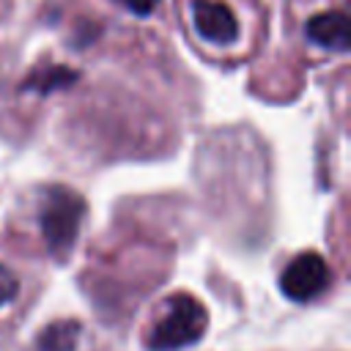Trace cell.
Listing matches in <instances>:
<instances>
[{
    "instance_id": "obj_7",
    "label": "cell",
    "mask_w": 351,
    "mask_h": 351,
    "mask_svg": "<svg viewBox=\"0 0 351 351\" xmlns=\"http://www.w3.org/2000/svg\"><path fill=\"white\" fill-rule=\"evenodd\" d=\"M77 80V74L74 71H69V69H63V66H47V69H41V71H36L30 80H27V85L25 88H36V90H52V88H58V85H69V82H74Z\"/></svg>"
},
{
    "instance_id": "obj_3",
    "label": "cell",
    "mask_w": 351,
    "mask_h": 351,
    "mask_svg": "<svg viewBox=\"0 0 351 351\" xmlns=\"http://www.w3.org/2000/svg\"><path fill=\"white\" fill-rule=\"evenodd\" d=\"M280 285H282L285 296H291L293 302H310L326 291L329 266L318 252H302L285 266Z\"/></svg>"
},
{
    "instance_id": "obj_2",
    "label": "cell",
    "mask_w": 351,
    "mask_h": 351,
    "mask_svg": "<svg viewBox=\"0 0 351 351\" xmlns=\"http://www.w3.org/2000/svg\"><path fill=\"white\" fill-rule=\"evenodd\" d=\"M82 214H85V203L77 192L63 189V186H49L44 192L41 208H38V225H41L47 247L55 255L69 252V247L77 239Z\"/></svg>"
},
{
    "instance_id": "obj_5",
    "label": "cell",
    "mask_w": 351,
    "mask_h": 351,
    "mask_svg": "<svg viewBox=\"0 0 351 351\" xmlns=\"http://www.w3.org/2000/svg\"><path fill=\"white\" fill-rule=\"evenodd\" d=\"M307 36L310 41H315L324 49H335V52H346L348 49V38H351V22L346 11H326V14H315L307 19Z\"/></svg>"
},
{
    "instance_id": "obj_4",
    "label": "cell",
    "mask_w": 351,
    "mask_h": 351,
    "mask_svg": "<svg viewBox=\"0 0 351 351\" xmlns=\"http://www.w3.org/2000/svg\"><path fill=\"white\" fill-rule=\"evenodd\" d=\"M192 22L200 38L211 44H233L239 38V22L233 11L219 0H195Z\"/></svg>"
},
{
    "instance_id": "obj_9",
    "label": "cell",
    "mask_w": 351,
    "mask_h": 351,
    "mask_svg": "<svg viewBox=\"0 0 351 351\" xmlns=\"http://www.w3.org/2000/svg\"><path fill=\"white\" fill-rule=\"evenodd\" d=\"M121 5H126L132 14H137V16H148L156 5H159V0H118Z\"/></svg>"
},
{
    "instance_id": "obj_6",
    "label": "cell",
    "mask_w": 351,
    "mask_h": 351,
    "mask_svg": "<svg viewBox=\"0 0 351 351\" xmlns=\"http://www.w3.org/2000/svg\"><path fill=\"white\" fill-rule=\"evenodd\" d=\"M80 337L77 324H52L38 335V348L41 351H74Z\"/></svg>"
},
{
    "instance_id": "obj_8",
    "label": "cell",
    "mask_w": 351,
    "mask_h": 351,
    "mask_svg": "<svg viewBox=\"0 0 351 351\" xmlns=\"http://www.w3.org/2000/svg\"><path fill=\"white\" fill-rule=\"evenodd\" d=\"M16 293H19V280L0 263V307L11 304L16 299Z\"/></svg>"
},
{
    "instance_id": "obj_1",
    "label": "cell",
    "mask_w": 351,
    "mask_h": 351,
    "mask_svg": "<svg viewBox=\"0 0 351 351\" xmlns=\"http://www.w3.org/2000/svg\"><path fill=\"white\" fill-rule=\"evenodd\" d=\"M206 310L197 299H192L189 293H176L167 296L159 304L156 318L148 326L145 343L154 351H176L184 348L189 343H195L203 329H206Z\"/></svg>"
}]
</instances>
